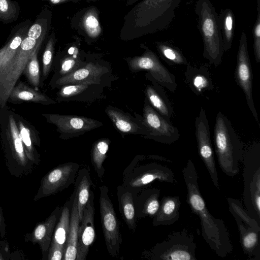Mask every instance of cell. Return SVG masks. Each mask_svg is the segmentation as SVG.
Masks as SVG:
<instances>
[{
  "label": "cell",
  "mask_w": 260,
  "mask_h": 260,
  "mask_svg": "<svg viewBox=\"0 0 260 260\" xmlns=\"http://www.w3.org/2000/svg\"><path fill=\"white\" fill-rule=\"evenodd\" d=\"M213 140L218 164L222 171L230 177L237 175L239 164L243 160L245 146L230 121L220 111L216 117Z\"/></svg>",
  "instance_id": "obj_4"
},
{
  "label": "cell",
  "mask_w": 260,
  "mask_h": 260,
  "mask_svg": "<svg viewBox=\"0 0 260 260\" xmlns=\"http://www.w3.org/2000/svg\"><path fill=\"white\" fill-rule=\"evenodd\" d=\"M1 142L6 167L13 176L21 177L30 174L35 165L28 158L20 137L15 114L0 110Z\"/></svg>",
  "instance_id": "obj_3"
},
{
  "label": "cell",
  "mask_w": 260,
  "mask_h": 260,
  "mask_svg": "<svg viewBox=\"0 0 260 260\" xmlns=\"http://www.w3.org/2000/svg\"><path fill=\"white\" fill-rule=\"evenodd\" d=\"M119 212L128 228L135 232L137 226V220L134 199L135 196L132 191L121 184L117 187Z\"/></svg>",
  "instance_id": "obj_27"
},
{
  "label": "cell",
  "mask_w": 260,
  "mask_h": 260,
  "mask_svg": "<svg viewBox=\"0 0 260 260\" xmlns=\"http://www.w3.org/2000/svg\"><path fill=\"white\" fill-rule=\"evenodd\" d=\"M101 221L106 248L109 255L118 258L122 243L120 227L106 185L99 187Z\"/></svg>",
  "instance_id": "obj_9"
},
{
  "label": "cell",
  "mask_w": 260,
  "mask_h": 260,
  "mask_svg": "<svg viewBox=\"0 0 260 260\" xmlns=\"http://www.w3.org/2000/svg\"><path fill=\"white\" fill-rule=\"evenodd\" d=\"M181 204L179 196L164 197L160 201L159 207L156 214L153 217L152 225H169L175 223L179 218Z\"/></svg>",
  "instance_id": "obj_25"
},
{
  "label": "cell",
  "mask_w": 260,
  "mask_h": 260,
  "mask_svg": "<svg viewBox=\"0 0 260 260\" xmlns=\"http://www.w3.org/2000/svg\"><path fill=\"white\" fill-rule=\"evenodd\" d=\"M36 40L28 37L23 40L14 56L0 72V110L6 106L11 90L36 48Z\"/></svg>",
  "instance_id": "obj_8"
},
{
  "label": "cell",
  "mask_w": 260,
  "mask_h": 260,
  "mask_svg": "<svg viewBox=\"0 0 260 260\" xmlns=\"http://www.w3.org/2000/svg\"><path fill=\"white\" fill-rule=\"evenodd\" d=\"M22 40L21 36H17L0 49V72L14 56Z\"/></svg>",
  "instance_id": "obj_36"
},
{
  "label": "cell",
  "mask_w": 260,
  "mask_h": 260,
  "mask_svg": "<svg viewBox=\"0 0 260 260\" xmlns=\"http://www.w3.org/2000/svg\"><path fill=\"white\" fill-rule=\"evenodd\" d=\"M42 28L40 24H35L31 26L28 32V37L37 40L41 36Z\"/></svg>",
  "instance_id": "obj_43"
},
{
  "label": "cell",
  "mask_w": 260,
  "mask_h": 260,
  "mask_svg": "<svg viewBox=\"0 0 260 260\" xmlns=\"http://www.w3.org/2000/svg\"><path fill=\"white\" fill-rule=\"evenodd\" d=\"M160 193L159 189L148 187L136 194L134 202L138 219L155 216L160 205Z\"/></svg>",
  "instance_id": "obj_23"
},
{
  "label": "cell",
  "mask_w": 260,
  "mask_h": 260,
  "mask_svg": "<svg viewBox=\"0 0 260 260\" xmlns=\"http://www.w3.org/2000/svg\"><path fill=\"white\" fill-rule=\"evenodd\" d=\"M243 200L249 214L260 223V146L245 147Z\"/></svg>",
  "instance_id": "obj_6"
},
{
  "label": "cell",
  "mask_w": 260,
  "mask_h": 260,
  "mask_svg": "<svg viewBox=\"0 0 260 260\" xmlns=\"http://www.w3.org/2000/svg\"><path fill=\"white\" fill-rule=\"evenodd\" d=\"M24 102L44 105L54 104L56 103L46 94L36 90L24 82L19 81L11 90L7 103L17 104Z\"/></svg>",
  "instance_id": "obj_24"
},
{
  "label": "cell",
  "mask_w": 260,
  "mask_h": 260,
  "mask_svg": "<svg viewBox=\"0 0 260 260\" xmlns=\"http://www.w3.org/2000/svg\"><path fill=\"white\" fill-rule=\"evenodd\" d=\"M93 200L94 193L91 190L80 223L76 260L86 259L89 247L95 240V208Z\"/></svg>",
  "instance_id": "obj_17"
},
{
  "label": "cell",
  "mask_w": 260,
  "mask_h": 260,
  "mask_svg": "<svg viewBox=\"0 0 260 260\" xmlns=\"http://www.w3.org/2000/svg\"><path fill=\"white\" fill-rule=\"evenodd\" d=\"M53 42L52 40L48 42L43 56V70L41 79L45 80L48 76L52 64Z\"/></svg>",
  "instance_id": "obj_38"
},
{
  "label": "cell",
  "mask_w": 260,
  "mask_h": 260,
  "mask_svg": "<svg viewBox=\"0 0 260 260\" xmlns=\"http://www.w3.org/2000/svg\"><path fill=\"white\" fill-rule=\"evenodd\" d=\"M47 122L55 125L61 139L66 140L78 137L103 125V123L84 116L43 114Z\"/></svg>",
  "instance_id": "obj_15"
},
{
  "label": "cell",
  "mask_w": 260,
  "mask_h": 260,
  "mask_svg": "<svg viewBox=\"0 0 260 260\" xmlns=\"http://www.w3.org/2000/svg\"><path fill=\"white\" fill-rule=\"evenodd\" d=\"M195 134L199 154L208 171L213 185L219 188V178L210 139L209 122L203 108L195 119Z\"/></svg>",
  "instance_id": "obj_14"
},
{
  "label": "cell",
  "mask_w": 260,
  "mask_h": 260,
  "mask_svg": "<svg viewBox=\"0 0 260 260\" xmlns=\"http://www.w3.org/2000/svg\"><path fill=\"white\" fill-rule=\"evenodd\" d=\"M136 114L137 118L148 130L149 134L145 138L166 144H172L179 139L180 135L177 128L157 112L146 98L143 116Z\"/></svg>",
  "instance_id": "obj_11"
},
{
  "label": "cell",
  "mask_w": 260,
  "mask_h": 260,
  "mask_svg": "<svg viewBox=\"0 0 260 260\" xmlns=\"http://www.w3.org/2000/svg\"><path fill=\"white\" fill-rule=\"evenodd\" d=\"M157 161L171 162L159 155H136L123 172L121 185L136 196L155 181L173 183L175 178L173 171Z\"/></svg>",
  "instance_id": "obj_2"
},
{
  "label": "cell",
  "mask_w": 260,
  "mask_h": 260,
  "mask_svg": "<svg viewBox=\"0 0 260 260\" xmlns=\"http://www.w3.org/2000/svg\"><path fill=\"white\" fill-rule=\"evenodd\" d=\"M76 193L78 200V208L80 223L83 213L88 200L92 184L89 171L85 168L79 170L75 182Z\"/></svg>",
  "instance_id": "obj_30"
},
{
  "label": "cell",
  "mask_w": 260,
  "mask_h": 260,
  "mask_svg": "<svg viewBox=\"0 0 260 260\" xmlns=\"http://www.w3.org/2000/svg\"><path fill=\"white\" fill-rule=\"evenodd\" d=\"M196 249L193 236L183 229L172 232L142 256L150 260H197Z\"/></svg>",
  "instance_id": "obj_7"
},
{
  "label": "cell",
  "mask_w": 260,
  "mask_h": 260,
  "mask_svg": "<svg viewBox=\"0 0 260 260\" xmlns=\"http://www.w3.org/2000/svg\"><path fill=\"white\" fill-rule=\"evenodd\" d=\"M84 65L79 63L75 55L66 57L60 63L58 71L59 77L68 75Z\"/></svg>",
  "instance_id": "obj_39"
},
{
  "label": "cell",
  "mask_w": 260,
  "mask_h": 260,
  "mask_svg": "<svg viewBox=\"0 0 260 260\" xmlns=\"http://www.w3.org/2000/svg\"><path fill=\"white\" fill-rule=\"evenodd\" d=\"M90 85L86 84H71L61 87L57 93L58 99H67L74 96L85 90Z\"/></svg>",
  "instance_id": "obj_37"
},
{
  "label": "cell",
  "mask_w": 260,
  "mask_h": 260,
  "mask_svg": "<svg viewBox=\"0 0 260 260\" xmlns=\"http://www.w3.org/2000/svg\"><path fill=\"white\" fill-rule=\"evenodd\" d=\"M52 3L53 4H57L61 0H50Z\"/></svg>",
  "instance_id": "obj_46"
},
{
  "label": "cell",
  "mask_w": 260,
  "mask_h": 260,
  "mask_svg": "<svg viewBox=\"0 0 260 260\" xmlns=\"http://www.w3.org/2000/svg\"><path fill=\"white\" fill-rule=\"evenodd\" d=\"M107 72L104 67L89 63L72 73L59 77L54 82L55 87L71 84H86L89 85L99 83L101 77Z\"/></svg>",
  "instance_id": "obj_19"
},
{
  "label": "cell",
  "mask_w": 260,
  "mask_h": 260,
  "mask_svg": "<svg viewBox=\"0 0 260 260\" xmlns=\"http://www.w3.org/2000/svg\"><path fill=\"white\" fill-rule=\"evenodd\" d=\"M184 75L188 84L197 95L213 88L210 76L208 71L203 67L197 68L188 64Z\"/></svg>",
  "instance_id": "obj_29"
},
{
  "label": "cell",
  "mask_w": 260,
  "mask_h": 260,
  "mask_svg": "<svg viewBox=\"0 0 260 260\" xmlns=\"http://www.w3.org/2000/svg\"><path fill=\"white\" fill-rule=\"evenodd\" d=\"M195 13L203 45V57L217 67L221 63L224 50L220 22L210 0H198Z\"/></svg>",
  "instance_id": "obj_5"
},
{
  "label": "cell",
  "mask_w": 260,
  "mask_h": 260,
  "mask_svg": "<svg viewBox=\"0 0 260 260\" xmlns=\"http://www.w3.org/2000/svg\"><path fill=\"white\" fill-rule=\"evenodd\" d=\"M110 140L107 138L100 139L92 145L90 152V158L93 168L99 178L103 180L105 169L103 164L107 157Z\"/></svg>",
  "instance_id": "obj_31"
},
{
  "label": "cell",
  "mask_w": 260,
  "mask_h": 260,
  "mask_svg": "<svg viewBox=\"0 0 260 260\" xmlns=\"http://www.w3.org/2000/svg\"><path fill=\"white\" fill-rule=\"evenodd\" d=\"M39 42L36 48L28 60L23 73L26 77L28 82L34 87H39L41 84V76L38 53L41 45Z\"/></svg>",
  "instance_id": "obj_34"
},
{
  "label": "cell",
  "mask_w": 260,
  "mask_h": 260,
  "mask_svg": "<svg viewBox=\"0 0 260 260\" xmlns=\"http://www.w3.org/2000/svg\"><path fill=\"white\" fill-rule=\"evenodd\" d=\"M226 200L229 210L233 216L237 217L245 224L260 232L259 223L249 214L239 200L230 197Z\"/></svg>",
  "instance_id": "obj_33"
},
{
  "label": "cell",
  "mask_w": 260,
  "mask_h": 260,
  "mask_svg": "<svg viewBox=\"0 0 260 260\" xmlns=\"http://www.w3.org/2000/svg\"><path fill=\"white\" fill-rule=\"evenodd\" d=\"M84 26L89 34L92 37L98 36L101 31V28L97 19L92 15H89L85 17Z\"/></svg>",
  "instance_id": "obj_41"
},
{
  "label": "cell",
  "mask_w": 260,
  "mask_h": 260,
  "mask_svg": "<svg viewBox=\"0 0 260 260\" xmlns=\"http://www.w3.org/2000/svg\"><path fill=\"white\" fill-rule=\"evenodd\" d=\"M187 190V202L200 219L202 235L210 248L221 258L231 254L233 246L229 231L222 219L214 217L208 210L198 184V175L191 159L182 170Z\"/></svg>",
  "instance_id": "obj_1"
},
{
  "label": "cell",
  "mask_w": 260,
  "mask_h": 260,
  "mask_svg": "<svg viewBox=\"0 0 260 260\" xmlns=\"http://www.w3.org/2000/svg\"><path fill=\"white\" fill-rule=\"evenodd\" d=\"M75 194L74 189L61 209L48 250V260H63L69 230L71 208Z\"/></svg>",
  "instance_id": "obj_16"
},
{
  "label": "cell",
  "mask_w": 260,
  "mask_h": 260,
  "mask_svg": "<svg viewBox=\"0 0 260 260\" xmlns=\"http://www.w3.org/2000/svg\"><path fill=\"white\" fill-rule=\"evenodd\" d=\"M127 61L129 69L132 72L142 70L148 71L159 84L172 92L175 91L177 84L175 75L151 50H147L142 55L128 59Z\"/></svg>",
  "instance_id": "obj_12"
},
{
  "label": "cell",
  "mask_w": 260,
  "mask_h": 260,
  "mask_svg": "<svg viewBox=\"0 0 260 260\" xmlns=\"http://www.w3.org/2000/svg\"><path fill=\"white\" fill-rule=\"evenodd\" d=\"M237 84L243 90L247 106L259 125L258 116L254 105L252 95V72L248 50L246 34L242 32L237 56V64L235 72Z\"/></svg>",
  "instance_id": "obj_13"
},
{
  "label": "cell",
  "mask_w": 260,
  "mask_h": 260,
  "mask_svg": "<svg viewBox=\"0 0 260 260\" xmlns=\"http://www.w3.org/2000/svg\"><path fill=\"white\" fill-rule=\"evenodd\" d=\"M220 22L221 32L224 52L232 47L235 28V18L232 10L230 8L222 10L218 15Z\"/></svg>",
  "instance_id": "obj_32"
},
{
  "label": "cell",
  "mask_w": 260,
  "mask_h": 260,
  "mask_svg": "<svg viewBox=\"0 0 260 260\" xmlns=\"http://www.w3.org/2000/svg\"><path fill=\"white\" fill-rule=\"evenodd\" d=\"M10 5L7 0H0V14L7 15L10 12Z\"/></svg>",
  "instance_id": "obj_45"
},
{
  "label": "cell",
  "mask_w": 260,
  "mask_h": 260,
  "mask_svg": "<svg viewBox=\"0 0 260 260\" xmlns=\"http://www.w3.org/2000/svg\"><path fill=\"white\" fill-rule=\"evenodd\" d=\"M20 137L28 158L36 166L41 162L40 154L36 146H40L41 140L34 127L20 115L15 114Z\"/></svg>",
  "instance_id": "obj_22"
},
{
  "label": "cell",
  "mask_w": 260,
  "mask_h": 260,
  "mask_svg": "<svg viewBox=\"0 0 260 260\" xmlns=\"http://www.w3.org/2000/svg\"><path fill=\"white\" fill-rule=\"evenodd\" d=\"M6 225L2 207L0 205V236L2 238L5 237L6 233Z\"/></svg>",
  "instance_id": "obj_44"
},
{
  "label": "cell",
  "mask_w": 260,
  "mask_h": 260,
  "mask_svg": "<svg viewBox=\"0 0 260 260\" xmlns=\"http://www.w3.org/2000/svg\"><path fill=\"white\" fill-rule=\"evenodd\" d=\"M253 51L256 62H260V9H257V15L253 29Z\"/></svg>",
  "instance_id": "obj_40"
},
{
  "label": "cell",
  "mask_w": 260,
  "mask_h": 260,
  "mask_svg": "<svg viewBox=\"0 0 260 260\" xmlns=\"http://www.w3.org/2000/svg\"><path fill=\"white\" fill-rule=\"evenodd\" d=\"M79 226L78 200L76 193L71 208L69 230L63 260H76Z\"/></svg>",
  "instance_id": "obj_28"
},
{
  "label": "cell",
  "mask_w": 260,
  "mask_h": 260,
  "mask_svg": "<svg viewBox=\"0 0 260 260\" xmlns=\"http://www.w3.org/2000/svg\"><path fill=\"white\" fill-rule=\"evenodd\" d=\"M9 245L6 241H0V259H19L16 254L18 252L10 253Z\"/></svg>",
  "instance_id": "obj_42"
},
{
  "label": "cell",
  "mask_w": 260,
  "mask_h": 260,
  "mask_svg": "<svg viewBox=\"0 0 260 260\" xmlns=\"http://www.w3.org/2000/svg\"><path fill=\"white\" fill-rule=\"evenodd\" d=\"M79 168V164L68 162L50 170L42 178L34 201L55 194L74 184Z\"/></svg>",
  "instance_id": "obj_10"
},
{
  "label": "cell",
  "mask_w": 260,
  "mask_h": 260,
  "mask_svg": "<svg viewBox=\"0 0 260 260\" xmlns=\"http://www.w3.org/2000/svg\"><path fill=\"white\" fill-rule=\"evenodd\" d=\"M157 48L162 57L169 63L177 65H188L189 63L178 49L166 43H159Z\"/></svg>",
  "instance_id": "obj_35"
},
{
  "label": "cell",
  "mask_w": 260,
  "mask_h": 260,
  "mask_svg": "<svg viewBox=\"0 0 260 260\" xmlns=\"http://www.w3.org/2000/svg\"><path fill=\"white\" fill-rule=\"evenodd\" d=\"M239 233L242 248L250 259H260L259 232L245 224L239 218L233 216Z\"/></svg>",
  "instance_id": "obj_26"
},
{
  "label": "cell",
  "mask_w": 260,
  "mask_h": 260,
  "mask_svg": "<svg viewBox=\"0 0 260 260\" xmlns=\"http://www.w3.org/2000/svg\"><path fill=\"white\" fill-rule=\"evenodd\" d=\"M62 208L57 206L44 221L38 223L31 233L24 236L26 242L38 244L42 253V259H47L49 247L54 230L59 217Z\"/></svg>",
  "instance_id": "obj_18"
},
{
  "label": "cell",
  "mask_w": 260,
  "mask_h": 260,
  "mask_svg": "<svg viewBox=\"0 0 260 260\" xmlns=\"http://www.w3.org/2000/svg\"><path fill=\"white\" fill-rule=\"evenodd\" d=\"M105 112L115 128L121 134L141 135L145 137L149 134L146 126L137 118H134L122 110L108 106Z\"/></svg>",
  "instance_id": "obj_20"
},
{
  "label": "cell",
  "mask_w": 260,
  "mask_h": 260,
  "mask_svg": "<svg viewBox=\"0 0 260 260\" xmlns=\"http://www.w3.org/2000/svg\"><path fill=\"white\" fill-rule=\"evenodd\" d=\"M146 75L153 85L146 86L144 91L146 99L157 112L171 121L173 114V108L164 87L157 83L148 73Z\"/></svg>",
  "instance_id": "obj_21"
}]
</instances>
